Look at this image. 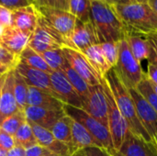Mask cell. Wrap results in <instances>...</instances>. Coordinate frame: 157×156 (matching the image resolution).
<instances>
[{
  "label": "cell",
  "instance_id": "31",
  "mask_svg": "<svg viewBox=\"0 0 157 156\" xmlns=\"http://www.w3.org/2000/svg\"><path fill=\"white\" fill-rule=\"evenodd\" d=\"M39 54L42 57V59L46 62V63L52 71L62 70L66 63V58L63 54V49L44 51Z\"/></svg>",
  "mask_w": 157,
  "mask_h": 156
},
{
  "label": "cell",
  "instance_id": "11",
  "mask_svg": "<svg viewBox=\"0 0 157 156\" xmlns=\"http://www.w3.org/2000/svg\"><path fill=\"white\" fill-rule=\"evenodd\" d=\"M129 91L134 102L140 122L151 137L152 141L157 143V112L136 89Z\"/></svg>",
  "mask_w": 157,
  "mask_h": 156
},
{
  "label": "cell",
  "instance_id": "39",
  "mask_svg": "<svg viewBox=\"0 0 157 156\" xmlns=\"http://www.w3.org/2000/svg\"><path fill=\"white\" fill-rule=\"evenodd\" d=\"M52 154L51 151L47 150L46 148L36 144L28 149H26V156H46Z\"/></svg>",
  "mask_w": 157,
  "mask_h": 156
},
{
  "label": "cell",
  "instance_id": "14",
  "mask_svg": "<svg viewBox=\"0 0 157 156\" xmlns=\"http://www.w3.org/2000/svg\"><path fill=\"white\" fill-rule=\"evenodd\" d=\"M50 77L54 91L60 97L63 104L82 108L81 97L62 70L53 71L50 74Z\"/></svg>",
  "mask_w": 157,
  "mask_h": 156
},
{
  "label": "cell",
  "instance_id": "13",
  "mask_svg": "<svg viewBox=\"0 0 157 156\" xmlns=\"http://www.w3.org/2000/svg\"><path fill=\"white\" fill-rule=\"evenodd\" d=\"M98 43V37L92 22H82L77 19L70 37L69 48L82 52L88 47Z\"/></svg>",
  "mask_w": 157,
  "mask_h": 156
},
{
  "label": "cell",
  "instance_id": "49",
  "mask_svg": "<svg viewBox=\"0 0 157 156\" xmlns=\"http://www.w3.org/2000/svg\"><path fill=\"white\" fill-rule=\"evenodd\" d=\"M130 3H138V4H141V3H148L149 0H129Z\"/></svg>",
  "mask_w": 157,
  "mask_h": 156
},
{
  "label": "cell",
  "instance_id": "27",
  "mask_svg": "<svg viewBox=\"0 0 157 156\" xmlns=\"http://www.w3.org/2000/svg\"><path fill=\"white\" fill-rule=\"evenodd\" d=\"M18 60L20 63H22L31 68L43 71L49 74H51L53 72L49 67V65L46 63V62L42 59V57L29 46H27L22 51V52L18 56Z\"/></svg>",
  "mask_w": 157,
  "mask_h": 156
},
{
  "label": "cell",
  "instance_id": "12",
  "mask_svg": "<svg viewBox=\"0 0 157 156\" xmlns=\"http://www.w3.org/2000/svg\"><path fill=\"white\" fill-rule=\"evenodd\" d=\"M15 70L23 77V79L25 80L29 86L36 87L45 92H48L57 99L61 100L60 97L56 94L52 87L49 74L38 69L31 68L20 62L17 63V64L15 67Z\"/></svg>",
  "mask_w": 157,
  "mask_h": 156
},
{
  "label": "cell",
  "instance_id": "58",
  "mask_svg": "<svg viewBox=\"0 0 157 156\" xmlns=\"http://www.w3.org/2000/svg\"><path fill=\"white\" fill-rule=\"evenodd\" d=\"M73 156H75V154H74V155H73Z\"/></svg>",
  "mask_w": 157,
  "mask_h": 156
},
{
  "label": "cell",
  "instance_id": "5",
  "mask_svg": "<svg viewBox=\"0 0 157 156\" xmlns=\"http://www.w3.org/2000/svg\"><path fill=\"white\" fill-rule=\"evenodd\" d=\"M28 46L36 52L41 53L44 51L63 49L66 47V43L63 37L39 12L37 25L33 33L29 37Z\"/></svg>",
  "mask_w": 157,
  "mask_h": 156
},
{
  "label": "cell",
  "instance_id": "33",
  "mask_svg": "<svg viewBox=\"0 0 157 156\" xmlns=\"http://www.w3.org/2000/svg\"><path fill=\"white\" fill-rule=\"evenodd\" d=\"M120 41H108V42L99 43L102 52L111 68H114L116 66L119 60Z\"/></svg>",
  "mask_w": 157,
  "mask_h": 156
},
{
  "label": "cell",
  "instance_id": "48",
  "mask_svg": "<svg viewBox=\"0 0 157 156\" xmlns=\"http://www.w3.org/2000/svg\"><path fill=\"white\" fill-rule=\"evenodd\" d=\"M124 5V4H130L129 0H114V5Z\"/></svg>",
  "mask_w": 157,
  "mask_h": 156
},
{
  "label": "cell",
  "instance_id": "28",
  "mask_svg": "<svg viewBox=\"0 0 157 156\" xmlns=\"http://www.w3.org/2000/svg\"><path fill=\"white\" fill-rule=\"evenodd\" d=\"M13 138H14L16 145L21 146L25 150L33 145L38 144L36 138L34 136V133L32 131V129H31L29 123L28 122V120H26L19 127V129L17 131V132L15 133Z\"/></svg>",
  "mask_w": 157,
  "mask_h": 156
},
{
  "label": "cell",
  "instance_id": "20",
  "mask_svg": "<svg viewBox=\"0 0 157 156\" xmlns=\"http://www.w3.org/2000/svg\"><path fill=\"white\" fill-rule=\"evenodd\" d=\"M29 36L13 26L4 28L0 36V44L9 52L19 56L29 44Z\"/></svg>",
  "mask_w": 157,
  "mask_h": 156
},
{
  "label": "cell",
  "instance_id": "25",
  "mask_svg": "<svg viewBox=\"0 0 157 156\" xmlns=\"http://www.w3.org/2000/svg\"><path fill=\"white\" fill-rule=\"evenodd\" d=\"M70 120H71L70 117H68L67 115L63 116L54 123V125L52 126L51 130V132L58 141L67 145L74 152V154H75V151L74 150V147H73Z\"/></svg>",
  "mask_w": 157,
  "mask_h": 156
},
{
  "label": "cell",
  "instance_id": "38",
  "mask_svg": "<svg viewBox=\"0 0 157 156\" xmlns=\"http://www.w3.org/2000/svg\"><path fill=\"white\" fill-rule=\"evenodd\" d=\"M32 4L34 3L31 0H0V6H5L9 10L27 6Z\"/></svg>",
  "mask_w": 157,
  "mask_h": 156
},
{
  "label": "cell",
  "instance_id": "56",
  "mask_svg": "<svg viewBox=\"0 0 157 156\" xmlns=\"http://www.w3.org/2000/svg\"><path fill=\"white\" fill-rule=\"evenodd\" d=\"M46 156H58V155H56V154H48V155H46Z\"/></svg>",
  "mask_w": 157,
  "mask_h": 156
},
{
  "label": "cell",
  "instance_id": "46",
  "mask_svg": "<svg viewBox=\"0 0 157 156\" xmlns=\"http://www.w3.org/2000/svg\"><path fill=\"white\" fill-rule=\"evenodd\" d=\"M6 74H3L0 76V98H1V93H2V87H3V85H4V81H5V78H6Z\"/></svg>",
  "mask_w": 157,
  "mask_h": 156
},
{
  "label": "cell",
  "instance_id": "6",
  "mask_svg": "<svg viewBox=\"0 0 157 156\" xmlns=\"http://www.w3.org/2000/svg\"><path fill=\"white\" fill-rule=\"evenodd\" d=\"M63 111L65 115L76 120L80 124H82L94 136V138L101 144V146L104 149H106L109 152H111L112 150H114L110 132L107 126L103 125L98 120L91 117L88 113H86L82 108L64 104Z\"/></svg>",
  "mask_w": 157,
  "mask_h": 156
},
{
  "label": "cell",
  "instance_id": "41",
  "mask_svg": "<svg viewBox=\"0 0 157 156\" xmlns=\"http://www.w3.org/2000/svg\"><path fill=\"white\" fill-rule=\"evenodd\" d=\"M0 25L3 28L11 26V10L0 6Z\"/></svg>",
  "mask_w": 157,
  "mask_h": 156
},
{
  "label": "cell",
  "instance_id": "32",
  "mask_svg": "<svg viewBox=\"0 0 157 156\" xmlns=\"http://www.w3.org/2000/svg\"><path fill=\"white\" fill-rule=\"evenodd\" d=\"M27 120L24 111L17 110L16 113L6 119L3 123L1 124L0 128H2L6 132H7L9 135L14 136L17 131L19 129V127Z\"/></svg>",
  "mask_w": 157,
  "mask_h": 156
},
{
  "label": "cell",
  "instance_id": "23",
  "mask_svg": "<svg viewBox=\"0 0 157 156\" xmlns=\"http://www.w3.org/2000/svg\"><path fill=\"white\" fill-rule=\"evenodd\" d=\"M124 39L127 40L133 56L139 63H142L143 61L149 60L151 58L152 48L145 37L135 34H126Z\"/></svg>",
  "mask_w": 157,
  "mask_h": 156
},
{
  "label": "cell",
  "instance_id": "44",
  "mask_svg": "<svg viewBox=\"0 0 157 156\" xmlns=\"http://www.w3.org/2000/svg\"><path fill=\"white\" fill-rule=\"evenodd\" d=\"M6 156H26V150L18 145H15L11 150L6 152Z\"/></svg>",
  "mask_w": 157,
  "mask_h": 156
},
{
  "label": "cell",
  "instance_id": "4",
  "mask_svg": "<svg viewBox=\"0 0 157 156\" xmlns=\"http://www.w3.org/2000/svg\"><path fill=\"white\" fill-rule=\"evenodd\" d=\"M113 69L123 86L129 90L136 89L144 77L142 65L133 56L125 39L120 41L119 60Z\"/></svg>",
  "mask_w": 157,
  "mask_h": 156
},
{
  "label": "cell",
  "instance_id": "17",
  "mask_svg": "<svg viewBox=\"0 0 157 156\" xmlns=\"http://www.w3.org/2000/svg\"><path fill=\"white\" fill-rule=\"evenodd\" d=\"M118 152L124 156H157V143L147 142L129 131Z\"/></svg>",
  "mask_w": 157,
  "mask_h": 156
},
{
  "label": "cell",
  "instance_id": "18",
  "mask_svg": "<svg viewBox=\"0 0 157 156\" xmlns=\"http://www.w3.org/2000/svg\"><path fill=\"white\" fill-rule=\"evenodd\" d=\"M18 110L14 93V69L9 70L4 81L0 98V126L3 121Z\"/></svg>",
  "mask_w": 157,
  "mask_h": 156
},
{
  "label": "cell",
  "instance_id": "10",
  "mask_svg": "<svg viewBox=\"0 0 157 156\" xmlns=\"http://www.w3.org/2000/svg\"><path fill=\"white\" fill-rule=\"evenodd\" d=\"M63 54L70 66L85 80L88 86L100 85L103 78L93 68L86 56L78 51L64 47L63 48Z\"/></svg>",
  "mask_w": 157,
  "mask_h": 156
},
{
  "label": "cell",
  "instance_id": "16",
  "mask_svg": "<svg viewBox=\"0 0 157 156\" xmlns=\"http://www.w3.org/2000/svg\"><path fill=\"white\" fill-rule=\"evenodd\" d=\"M28 122L32 129L37 143L39 145L46 148L47 150L58 156H73L75 154L74 152L67 145L58 141L50 131L43 129L29 120Z\"/></svg>",
  "mask_w": 157,
  "mask_h": 156
},
{
  "label": "cell",
  "instance_id": "3",
  "mask_svg": "<svg viewBox=\"0 0 157 156\" xmlns=\"http://www.w3.org/2000/svg\"><path fill=\"white\" fill-rule=\"evenodd\" d=\"M104 78L106 79L112 92V95L121 113L128 123L130 131L135 136L142 138L147 142H153L138 119L135 105L129 89H127L123 86L121 81L117 76L114 69L112 68Z\"/></svg>",
  "mask_w": 157,
  "mask_h": 156
},
{
  "label": "cell",
  "instance_id": "42",
  "mask_svg": "<svg viewBox=\"0 0 157 156\" xmlns=\"http://www.w3.org/2000/svg\"><path fill=\"white\" fill-rule=\"evenodd\" d=\"M147 40L150 43V46L152 48V55L149 59L152 63H157V34H152L145 37Z\"/></svg>",
  "mask_w": 157,
  "mask_h": 156
},
{
  "label": "cell",
  "instance_id": "30",
  "mask_svg": "<svg viewBox=\"0 0 157 156\" xmlns=\"http://www.w3.org/2000/svg\"><path fill=\"white\" fill-rule=\"evenodd\" d=\"M29 86L23 77L14 69V93L18 110L24 111L27 107V96Z\"/></svg>",
  "mask_w": 157,
  "mask_h": 156
},
{
  "label": "cell",
  "instance_id": "37",
  "mask_svg": "<svg viewBox=\"0 0 157 156\" xmlns=\"http://www.w3.org/2000/svg\"><path fill=\"white\" fill-rule=\"evenodd\" d=\"M16 145L13 136L6 132L2 128H0V149L3 151H9Z\"/></svg>",
  "mask_w": 157,
  "mask_h": 156
},
{
  "label": "cell",
  "instance_id": "35",
  "mask_svg": "<svg viewBox=\"0 0 157 156\" xmlns=\"http://www.w3.org/2000/svg\"><path fill=\"white\" fill-rule=\"evenodd\" d=\"M19 62L18 57L9 52L0 44V66H6L9 69H15Z\"/></svg>",
  "mask_w": 157,
  "mask_h": 156
},
{
  "label": "cell",
  "instance_id": "2",
  "mask_svg": "<svg viewBox=\"0 0 157 156\" xmlns=\"http://www.w3.org/2000/svg\"><path fill=\"white\" fill-rule=\"evenodd\" d=\"M90 18L97 31L99 43L120 41L125 38L126 30L114 5L99 0H91Z\"/></svg>",
  "mask_w": 157,
  "mask_h": 156
},
{
  "label": "cell",
  "instance_id": "36",
  "mask_svg": "<svg viewBox=\"0 0 157 156\" xmlns=\"http://www.w3.org/2000/svg\"><path fill=\"white\" fill-rule=\"evenodd\" d=\"M34 4L38 6L53 7L69 11V0H35Z\"/></svg>",
  "mask_w": 157,
  "mask_h": 156
},
{
  "label": "cell",
  "instance_id": "47",
  "mask_svg": "<svg viewBox=\"0 0 157 156\" xmlns=\"http://www.w3.org/2000/svg\"><path fill=\"white\" fill-rule=\"evenodd\" d=\"M9 70H12V69H9V68H7L6 66H0V76L6 74Z\"/></svg>",
  "mask_w": 157,
  "mask_h": 156
},
{
  "label": "cell",
  "instance_id": "34",
  "mask_svg": "<svg viewBox=\"0 0 157 156\" xmlns=\"http://www.w3.org/2000/svg\"><path fill=\"white\" fill-rule=\"evenodd\" d=\"M136 90L146 99V101L151 105V107L157 112V95L154 91L150 81L146 78L145 73H144V77L141 81V83L138 85Z\"/></svg>",
  "mask_w": 157,
  "mask_h": 156
},
{
  "label": "cell",
  "instance_id": "52",
  "mask_svg": "<svg viewBox=\"0 0 157 156\" xmlns=\"http://www.w3.org/2000/svg\"><path fill=\"white\" fill-rule=\"evenodd\" d=\"M75 156H86V155H85V154H84L83 150H80V151H78V152H76V153H75Z\"/></svg>",
  "mask_w": 157,
  "mask_h": 156
},
{
  "label": "cell",
  "instance_id": "7",
  "mask_svg": "<svg viewBox=\"0 0 157 156\" xmlns=\"http://www.w3.org/2000/svg\"><path fill=\"white\" fill-rule=\"evenodd\" d=\"M101 85L104 87L107 100H108V106H109V130L110 132L113 149L115 151H120L122 143L125 141V138L130 131L128 123L122 114L121 113L117 103L114 99V97L112 95V92L106 81L105 78H103Z\"/></svg>",
  "mask_w": 157,
  "mask_h": 156
},
{
  "label": "cell",
  "instance_id": "57",
  "mask_svg": "<svg viewBox=\"0 0 157 156\" xmlns=\"http://www.w3.org/2000/svg\"><path fill=\"white\" fill-rule=\"evenodd\" d=\"M31 1H32L33 3H35V0H31Z\"/></svg>",
  "mask_w": 157,
  "mask_h": 156
},
{
  "label": "cell",
  "instance_id": "43",
  "mask_svg": "<svg viewBox=\"0 0 157 156\" xmlns=\"http://www.w3.org/2000/svg\"><path fill=\"white\" fill-rule=\"evenodd\" d=\"M145 76L150 82L157 85V63L149 62L147 67V73H145Z\"/></svg>",
  "mask_w": 157,
  "mask_h": 156
},
{
  "label": "cell",
  "instance_id": "1",
  "mask_svg": "<svg viewBox=\"0 0 157 156\" xmlns=\"http://www.w3.org/2000/svg\"><path fill=\"white\" fill-rule=\"evenodd\" d=\"M126 34L146 37L157 34V14L148 3L114 5Z\"/></svg>",
  "mask_w": 157,
  "mask_h": 156
},
{
  "label": "cell",
  "instance_id": "29",
  "mask_svg": "<svg viewBox=\"0 0 157 156\" xmlns=\"http://www.w3.org/2000/svg\"><path fill=\"white\" fill-rule=\"evenodd\" d=\"M69 12L82 22L91 21V0H69Z\"/></svg>",
  "mask_w": 157,
  "mask_h": 156
},
{
  "label": "cell",
  "instance_id": "24",
  "mask_svg": "<svg viewBox=\"0 0 157 156\" xmlns=\"http://www.w3.org/2000/svg\"><path fill=\"white\" fill-rule=\"evenodd\" d=\"M82 53L86 56L90 64L102 78H104L106 74L112 69L107 62L99 43L88 47L87 49L83 51Z\"/></svg>",
  "mask_w": 157,
  "mask_h": 156
},
{
  "label": "cell",
  "instance_id": "55",
  "mask_svg": "<svg viewBox=\"0 0 157 156\" xmlns=\"http://www.w3.org/2000/svg\"><path fill=\"white\" fill-rule=\"evenodd\" d=\"M3 29H4V28L0 25V36H1V34H2V32H3Z\"/></svg>",
  "mask_w": 157,
  "mask_h": 156
},
{
  "label": "cell",
  "instance_id": "8",
  "mask_svg": "<svg viewBox=\"0 0 157 156\" xmlns=\"http://www.w3.org/2000/svg\"><path fill=\"white\" fill-rule=\"evenodd\" d=\"M37 7L40 14L63 37L66 43V47L69 48L70 37L75 29L77 18L67 10L38 6Z\"/></svg>",
  "mask_w": 157,
  "mask_h": 156
},
{
  "label": "cell",
  "instance_id": "54",
  "mask_svg": "<svg viewBox=\"0 0 157 156\" xmlns=\"http://www.w3.org/2000/svg\"><path fill=\"white\" fill-rule=\"evenodd\" d=\"M0 156H6V152L0 149Z\"/></svg>",
  "mask_w": 157,
  "mask_h": 156
},
{
  "label": "cell",
  "instance_id": "53",
  "mask_svg": "<svg viewBox=\"0 0 157 156\" xmlns=\"http://www.w3.org/2000/svg\"><path fill=\"white\" fill-rule=\"evenodd\" d=\"M99 1H103V2H106V3L114 5V0H99Z\"/></svg>",
  "mask_w": 157,
  "mask_h": 156
},
{
  "label": "cell",
  "instance_id": "15",
  "mask_svg": "<svg viewBox=\"0 0 157 156\" xmlns=\"http://www.w3.org/2000/svg\"><path fill=\"white\" fill-rule=\"evenodd\" d=\"M38 17L39 12L35 4L13 9L11 10V26L30 37L36 28Z\"/></svg>",
  "mask_w": 157,
  "mask_h": 156
},
{
  "label": "cell",
  "instance_id": "50",
  "mask_svg": "<svg viewBox=\"0 0 157 156\" xmlns=\"http://www.w3.org/2000/svg\"><path fill=\"white\" fill-rule=\"evenodd\" d=\"M111 154H112V156H124L123 154H121L120 152H118V151H115V150H112L111 152H109Z\"/></svg>",
  "mask_w": 157,
  "mask_h": 156
},
{
  "label": "cell",
  "instance_id": "19",
  "mask_svg": "<svg viewBox=\"0 0 157 156\" xmlns=\"http://www.w3.org/2000/svg\"><path fill=\"white\" fill-rule=\"evenodd\" d=\"M27 120L37 124L38 126L51 131L54 123L63 116L65 115L64 111L52 110L40 107L27 106L24 109Z\"/></svg>",
  "mask_w": 157,
  "mask_h": 156
},
{
  "label": "cell",
  "instance_id": "40",
  "mask_svg": "<svg viewBox=\"0 0 157 156\" xmlns=\"http://www.w3.org/2000/svg\"><path fill=\"white\" fill-rule=\"evenodd\" d=\"M86 156H112V154L104 148L88 147L83 150Z\"/></svg>",
  "mask_w": 157,
  "mask_h": 156
},
{
  "label": "cell",
  "instance_id": "26",
  "mask_svg": "<svg viewBox=\"0 0 157 156\" xmlns=\"http://www.w3.org/2000/svg\"><path fill=\"white\" fill-rule=\"evenodd\" d=\"M62 71L63 72V74H65V76L67 77V79L69 80V82L71 83V85L74 86L75 90L77 92V94L79 95V97H81L82 100V106L83 103L86 100L87 96H88V92H89V86L85 82V80L70 66V64L68 63L67 60L65 64L63 65V67L62 68Z\"/></svg>",
  "mask_w": 157,
  "mask_h": 156
},
{
  "label": "cell",
  "instance_id": "45",
  "mask_svg": "<svg viewBox=\"0 0 157 156\" xmlns=\"http://www.w3.org/2000/svg\"><path fill=\"white\" fill-rule=\"evenodd\" d=\"M148 4L154 9V11L157 14V0H149Z\"/></svg>",
  "mask_w": 157,
  "mask_h": 156
},
{
  "label": "cell",
  "instance_id": "51",
  "mask_svg": "<svg viewBox=\"0 0 157 156\" xmlns=\"http://www.w3.org/2000/svg\"><path fill=\"white\" fill-rule=\"evenodd\" d=\"M150 84H151V86H152V87H153L154 91L155 92V94L157 95V85L156 84H154V83H152V82H150Z\"/></svg>",
  "mask_w": 157,
  "mask_h": 156
},
{
  "label": "cell",
  "instance_id": "22",
  "mask_svg": "<svg viewBox=\"0 0 157 156\" xmlns=\"http://www.w3.org/2000/svg\"><path fill=\"white\" fill-rule=\"evenodd\" d=\"M70 125L73 139V147L76 152L88 147H100L101 144L94 138V136L79 122L70 118Z\"/></svg>",
  "mask_w": 157,
  "mask_h": 156
},
{
  "label": "cell",
  "instance_id": "21",
  "mask_svg": "<svg viewBox=\"0 0 157 156\" xmlns=\"http://www.w3.org/2000/svg\"><path fill=\"white\" fill-rule=\"evenodd\" d=\"M63 105L64 104L61 100L57 99L48 92L32 86L28 87L27 106L40 107L52 110L62 111L63 110Z\"/></svg>",
  "mask_w": 157,
  "mask_h": 156
},
{
  "label": "cell",
  "instance_id": "9",
  "mask_svg": "<svg viewBox=\"0 0 157 156\" xmlns=\"http://www.w3.org/2000/svg\"><path fill=\"white\" fill-rule=\"evenodd\" d=\"M82 109L91 117L109 128V106L103 86H89L86 100L83 103Z\"/></svg>",
  "mask_w": 157,
  "mask_h": 156
}]
</instances>
